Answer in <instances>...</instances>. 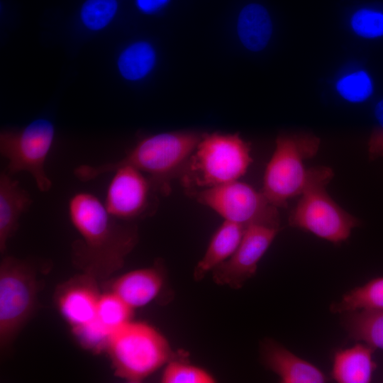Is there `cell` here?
I'll list each match as a JSON object with an SVG mask.
<instances>
[{"label": "cell", "instance_id": "6da1fadb", "mask_svg": "<svg viewBox=\"0 0 383 383\" xmlns=\"http://www.w3.org/2000/svg\"><path fill=\"white\" fill-rule=\"evenodd\" d=\"M67 211L71 223L82 238L74 245L75 258L90 266H120L137 242L136 228L118 223L104 204L89 192L74 194Z\"/></svg>", "mask_w": 383, "mask_h": 383}, {"label": "cell", "instance_id": "7a4b0ae2", "mask_svg": "<svg viewBox=\"0 0 383 383\" xmlns=\"http://www.w3.org/2000/svg\"><path fill=\"white\" fill-rule=\"evenodd\" d=\"M202 135L194 131H174L145 136L120 160L95 166L81 165L74 174L87 182L122 165H131L146 174L158 192H167L170 182L179 176Z\"/></svg>", "mask_w": 383, "mask_h": 383}, {"label": "cell", "instance_id": "3957f363", "mask_svg": "<svg viewBox=\"0 0 383 383\" xmlns=\"http://www.w3.org/2000/svg\"><path fill=\"white\" fill-rule=\"evenodd\" d=\"M320 139L308 133H283L277 136L274 152L266 167L262 192L276 207L301 196L309 187L328 184L333 177L328 167L307 169L304 162L314 157Z\"/></svg>", "mask_w": 383, "mask_h": 383}, {"label": "cell", "instance_id": "277c9868", "mask_svg": "<svg viewBox=\"0 0 383 383\" xmlns=\"http://www.w3.org/2000/svg\"><path fill=\"white\" fill-rule=\"evenodd\" d=\"M250 146L238 134H203L178 177L188 191L238 180L251 162Z\"/></svg>", "mask_w": 383, "mask_h": 383}, {"label": "cell", "instance_id": "5b68a950", "mask_svg": "<svg viewBox=\"0 0 383 383\" xmlns=\"http://www.w3.org/2000/svg\"><path fill=\"white\" fill-rule=\"evenodd\" d=\"M106 350L115 375L131 383L143 382L177 356L157 329L133 321L111 334Z\"/></svg>", "mask_w": 383, "mask_h": 383}, {"label": "cell", "instance_id": "8992f818", "mask_svg": "<svg viewBox=\"0 0 383 383\" xmlns=\"http://www.w3.org/2000/svg\"><path fill=\"white\" fill-rule=\"evenodd\" d=\"M55 137V125L45 118H35L20 129L3 131L0 153L8 162L7 172L13 175L28 172L40 192H48L52 182L45 172V164Z\"/></svg>", "mask_w": 383, "mask_h": 383}, {"label": "cell", "instance_id": "52a82bcc", "mask_svg": "<svg viewBox=\"0 0 383 383\" xmlns=\"http://www.w3.org/2000/svg\"><path fill=\"white\" fill-rule=\"evenodd\" d=\"M37 280L26 262L4 257L0 265V346L8 348L31 316L37 299Z\"/></svg>", "mask_w": 383, "mask_h": 383}, {"label": "cell", "instance_id": "ba28073f", "mask_svg": "<svg viewBox=\"0 0 383 383\" xmlns=\"http://www.w3.org/2000/svg\"><path fill=\"white\" fill-rule=\"evenodd\" d=\"M200 204L211 209L224 220L245 228L263 224L279 228L277 207L262 192L239 180L218 186L188 191Z\"/></svg>", "mask_w": 383, "mask_h": 383}, {"label": "cell", "instance_id": "9c48e42d", "mask_svg": "<svg viewBox=\"0 0 383 383\" xmlns=\"http://www.w3.org/2000/svg\"><path fill=\"white\" fill-rule=\"evenodd\" d=\"M326 184L309 187L289 216L291 226L334 244L345 241L360 221L341 208L327 193Z\"/></svg>", "mask_w": 383, "mask_h": 383}, {"label": "cell", "instance_id": "30bf717a", "mask_svg": "<svg viewBox=\"0 0 383 383\" xmlns=\"http://www.w3.org/2000/svg\"><path fill=\"white\" fill-rule=\"evenodd\" d=\"M107 186L104 205L117 220H133L150 214L155 204L157 192L151 179L131 165H122L113 171Z\"/></svg>", "mask_w": 383, "mask_h": 383}, {"label": "cell", "instance_id": "8fae6325", "mask_svg": "<svg viewBox=\"0 0 383 383\" xmlns=\"http://www.w3.org/2000/svg\"><path fill=\"white\" fill-rule=\"evenodd\" d=\"M279 228L263 224H252L245 228L235 252L212 271L214 282L235 289L256 273L257 265L265 255Z\"/></svg>", "mask_w": 383, "mask_h": 383}, {"label": "cell", "instance_id": "7c38bea8", "mask_svg": "<svg viewBox=\"0 0 383 383\" xmlns=\"http://www.w3.org/2000/svg\"><path fill=\"white\" fill-rule=\"evenodd\" d=\"M100 295L93 278L80 276L62 284L55 300L61 316L74 330L96 319Z\"/></svg>", "mask_w": 383, "mask_h": 383}, {"label": "cell", "instance_id": "4fadbf2b", "mask_svg": "<svg viewBox=\"0 0 383 383\" xmlns=\"http://www.w3.org/2000/svg\"><path fill=\"white\" fill-rule=\"evenodd\" d=\"M261 357L265 367L276 374L282 383H323L326 375L307 362L271 339L261 345Z\"/></svg>", "mask_w": 383, "mask_h": 383}, {"label": "cell", "instance_id": "5bb4252c", "mask_svg": "<svg viewBox=\"0 0 383 383\" xmlns=\"http://www.w3.org/2000/svg\"><path fill=\"white\" fill-rule=\"evenodd\" d=\"M165 286L162 272L157 267L133 270L119 276L110 290L131 309L144 307L161 294Z\"/></svg>", "mask_w": 383, "mask_h": 383}, {"label": "cell", "instance_id": "9a60e30c", "mask_svg": "<svg viewBox=\"0 0 383 383\" xmlns=\"http://www.w3.org/2000/svg\"><path fill=\"white\" fill-rule=\"evenodd\" d=\"M28 193L7 172L0 174V251L4 253L9 239L18 226L21 214L31 204Z\"/></svg>", "mask_w": 383, "mask_h": 383}, {"label": "cell", "instance_id": "2e32d148", "mask_svg": "<svg viewBox=\"0 0 383 383\" xmlns=\"http://www.w3.org/2000/svg\"><path fill=\"white\" fill-rule=\"evenodd\" d=\"M374 348L364 343L340 349L333 355L332 378L338 383H369L377 368Z\"/></svg>", "mask_w": 383, "mask_h": 383}, {"label": "cell", "instance_id": "e0dca14e", "mask_svg": "<svg viewBox=\"0 0 383 383\" xmlns=\"http://www.w3.org/2000/svg\"><path fill=\"white\" fill-rule=\"evenodd\" d=\"M245 227L224 220L212 236L202 258L194 270V279L200 281L207 273L230 258L238 247Z\"/></svg>", "mask_w": 383, "mask_h": 383}, {"label": "cell", "instance_id": "ac0fdd59", "mask_svg": "<svg viewBox=\"0 0 383 383\" xmlns=\"http://www.w3.org/2000/svg\"><path fill=\"white\" fill-rule=\"evenodd\" d=\"M237 33L242 44L249 50L258 52L267 45L272 33V24L266 9L258 4H250L240 12Z\"/></svg>", "mask_w": 383, "mask_h": 383}, {"label": "cell", "instance_id": "d6986e66", "mask_svg": "<svg viewBox=\"0 0 383 383\" xmlns=\"http://www.w3.org/2000/svg\"><path fill=\"white\" fill-rule=\"evenodd\" d=\"M342 323L350 338L383 350V310L347 312Z\"/></svg>", "mask_w": 383, "mask_h": 383}, {"label": "cell", "instance_id": "ffe728a7", "mask_svg": "<svg viewBox=\"0 0 383 383\" xmlns=\"http://www.w3.org/2000/svg\"><path fill=\"white\" fill-rule=\"evenodd\" d=\"M157 60L154 47L148 42L140 40L126 46L117 59V69L126 80L137 82L147 77L153 70Z\"/></svg>", "mask_w": 383, "mask_h": 383}, {"label": "cell", "instance_id": "44dd1931", "mask_svg": "<svg viewBox=\"0 0 383 383\" xmlns=\"http://www.w3.org/2000/svg\"><path fill=\"white\" fill-rule=\"evenodd\" d=\"M334 313L357 310H383V277L370 279L345 293L340 301L331 305Z\"/></svg>", "mask_w": 383, "mask_h": 383}, {"label": "cell", "instance_id": "7402d4cb", "mask_svg": "<svg viewBox=\"0 0 383 383\" xmlns=\"http://www.w3.org/2000/svg\"><path fill=\"white\" fill-rule=\"evenodd\" d=\"M133 309L112 291L101 294L96 319L111 334L132 321Z\"/></svg>", "mask_w": 383, "mask_h": 383}, {"label": "cell", "instance_id": "603a6c76", "mask_svg": "<svg viewBox=\"0 0 383 383\" xmlns=\"http://www.w3.org/2000/svg\"><path fill=\"white\" fill-rule=\"evenodd\" d=\"M162 383H213L215 378L207 370L176 356L165 366L161 377Z\"/></svg>", "mask_w": 383, "mask_h": 383}, {"label": "cell", "instance_id": "cb8c5ba5", "mask_svg": "<svg viewBox=\"0 0 383 383\" xmlns=\"http://www.w3.org/2000/svg\"><path fill=\"white\" fill-rule=\"evenodd\" d=\"M117 9V0H87L81 9V21L87 30L100 31L111 23Z\"/></svg>", "mask_w": 383, "mask_h": 383}, {"label": "cell", "instance_id": "d4e9b609", "mask_svg": "<svg viewBox=\"0 0 383 383\" xmlns=\"http://www.w3.org/2000/svg\"><path fill=\"white\" fill-rule=\"evenodd\" d=\"M336 89L345 100L359 103L372 95L373 87L370 76L364 71H358L340 78L336 84Z\"/></svg>", "mask_w": 383, "mask_h": 383}, {"label": "cell", "instance_id": "484cf974", "mask_svg": "<svg viewBox=\"0 0 383 383\" xmlns=\"http://www.w3.org/2000/svg\"><path fill=\"white\" fill-rule=\"evenodd\" d=\"M351 26L359 36L374 38L383 35V13L361 9L352 16Z\"/></svg>", "mask_w": 383, "mask_h": 383}, {"label": "cell", "instance_id": "4316f807", "mask_svg": "<svg viewBox=\"0 0 383 383\" xmlns=\"http://www.w3.org/2000/svg\"><path fill=\"white\" fill-rule=\"evenodd\" d=\"M377 125L372 130L368 140V157L370 161L383 157V99L374 108Z\"/></svg>", "mask_w": 383, "mask_h": 383}, {"label": "cell", "instance_id": "83f0119b", "mask_svg": "<svg viewBox=\"0 0 383 383\" xmlns=\"http://www.w3.org/2000/svg\"><path fill=\"white\" fill-rule=\"evenodd\" d=\"M170 0H136L139 10L148 14L156 13L161 10Z\"/></svg>", "mask_w": 383, "mask_h": 383}]
</instances>
